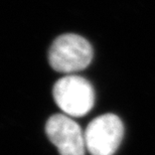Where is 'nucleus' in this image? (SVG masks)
I'll return each instance as SVG.
<instances>
[{
	"mask_svg": "<svg viewBox=\"0 0 155 155\" xmlns=\"http://www.w3.org/2000/svg\"><path fill=\"white\" fill-rule=\"evenodd\" d=\"M45 133L61 155H85V134L68 115L51 116L45 124Z\"/></svg>",
	"mask_w": 155,
	"mask_h": 155,
	"instance_id": "4",
	"label": "nucleus"
},
{
	"mask_svg": "<svg viewBox=\"0 0 155 155\" xmlns=\"http://www.w3.org/2000/svg\"><path fill=\"white\" fill-rule=\"evenodd\" d=\"M93 48L87 39L75 33H67L54 39L48 51L51 67L57 72H79L91 64Z\"/></svg>",
	"mask_w": 155,
	"mask_h": 155,
	"instance_id": "1",
	"label": "nucleus"
},
{
	"mask_svg": "<svg viewBox=\"0 0 155 155\" xmlns=\"http://www.w3.org/2000/svg\"><path fill=\"white\" fill-rule=\"evenodd\" d=\"M52 95L58 107L68 116L87 115L95 103V92L86 79L79 76H67L54 84Z\"/></svg>",
	"mask_w": 155,
	"mask_h": 155,
	"instance_id": "2",
	"label": "nucleus"
},
{
	"mask_svg": "<svg viewBox=\"0 0 155 155\" xmlns=\"http://www.w3.org/2000/svg\"><path fill=\"white\" fill-rule=\"evenodd\" d=\"M86 148L92 155H114L122 142L124 126L115 114L95 118L85 131Z\"/></svg>",
	"mask_w": 155,
	"mask_h": 155,
	"instance_id": "3",
	"label": "nucleus"
}]
</instances>
